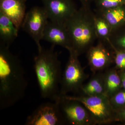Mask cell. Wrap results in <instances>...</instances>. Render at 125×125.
Masks as SVG:
<instances>
[{
    "label": "cell",
    "mask_w": 125,
    "mask_h": 125,
    "mask_svg": "<svg viewBox=\"0 0 125 125\" xmlns=\"http://www.w3.org/2000/svg\"><path fill=\"white\" fill-rule=\"evenodd\" d=\"M115 68L104 74L105 95L109 98L122 89L119 72Z\"/></svg>",
    "instance_id": "15"
},
{
    "label": "cell",
    "mask_w": 125,
    "mask_h": 125,
    "mask_svg": "<svg viewBox=\"0 0 125 125\" xmlns=\"http://www.w3.org/2000/svg\"><path fill=\"white\" fill-rule=\"evenodd\" d=\"M42 40L53 46L63 47L67 50L71 49V42L65 23L49 21L45 27Z\"/></svg>",
    "instance_id": "11"
},
{
    "label": "cell",
    "mask_w": 125,
    "mask_h": 125,
    "mask_svg": "<svg viewBox=\"0 0 125 125\" xmlns=\"http://www.w3.org/2000/svg\"><path fill=\"white\" fill-rule=\"evenodd\" d=\"M125 5V0H99V8L96 11L113 9Z\"/></svg>",
    "instance_id": "20"
},
{
    "label": "cell",
    "mask_w": 125,
    "mask_h": 125,
    "mask_svg": "<svg viewBox=\"0 0 125 125\" xmlns=\"http://www.w3.org/2000/svg\"><path fill=\"white\" fill-rule=\"evenodd\" d=\"M62 96L67 99L75 100L82 104L89 112L95 125L118 121L116 110L106 96Z\"/></svg>",
    "instance_id": "4"
},
{
    "label": "cell",
    "mask_w": 125,
    "mask_h": 125,
    "mask_svg": "<svg viewBox=\"0 0 125 125\" xmlns=\"http://www.w3.org/2000/svg\"><path fill=\"white\" fill-rule=\"evenodd\" d=\"M94 16V11L87 6L83 5L65 23L71 40V48L70 49L79 56L87 52L98 39Z\"/></svg>",
    "instance_id": "3"
},
{
    "label": "cell",
    "mask_w": 125,
    "mask_h": 125,
    "mask_svg": "<svg viewBox=\"0 0 125 125\" xmlns=\"http://www.w3.org/2000/svg\"><path fill=\"white\" fill-rule=\"evenodd\" d=\"M108 41L112 49L125 51V33L118 35L111 33Z\"/></svg>",
    "instance_id": "18"
},
{
    "label": "cell",
    "mask_w": 125,
    "mask_h": 125,
    "mask_svg": "<svg viewBox=\"0 0 125 125\" xmlns=\"http://www.w3.org/2000/svg\"><path fill=\"white\" fill-rule=\"evenodd\" d=\"M24 0H0V12L9 17L19 30L26 13Z\"/></svg>",
    "instance_id": "12"
},
{
    "label": "cell",
    "mask_w": 125,
    "mask_h": 125,
    "mask_svg": "<svg viewBox=\"0 0 125 125\" xmlns=\"http://www.w3.org/2000/svg\"><path fill=\"white\" fill-rule=\"evenodd\" d=\"M52 45L42 48L34 57V71L42 97L53 101L60 97V85L62 72L58 54Z\"/></svg>",
    "instance_id": "2"
},
{
    "label": "cell",
    "mask_w": 125,
    "mask_h": 125,
    "mask_svg": "<svg viewBox=\"0 0 125 125\" xmlns=\"http://www.w3.org/2000/svg\"><path fill=\"white\" fill-rule=\"evenodd\" d=\"M56 101L58 102L66 122L73 125H95L89 112L80 102L67 99L62 96Z\"/></svg>",
    "instance_id": "8"
},
{
    "label": "cell",
    "mask_w": 125,
    "mask_h": 125,
    "mask_svg": "<svg viewBox=\"0 0 125 125\" xmlns=\"http://www.w3.org/2000/svg\"><path fill=\"white\" fill-rule=\"evenodd\" d=\"M94 12V24L98 38L100 40H107L111 33V28L102 16Z\"/></svg>",
    "instance_id": "17"
},
{
    "label": "cell",
    "mask_w": 125,
    "mask_h": 125,
    "mask_svg": "<svg viewBox=\"0 0 125 125\" xmlns=\"http://www.w3.org/2000/svg\"><path fill=\"white\" fill-rule=\"evenodd\" d=\"M57 101L39 105L27 117L25 125H61L66 123Z\"/></svg>",
    "instance_id": "6"
},
{
    "label": "cell",
    "mask_w": 125,
    "mask_h": 125,
    "mask_svg": "<svg viewBox=\"0 0 125 125\" xmlns=\"http://www.w3.org/2000/svg\"><path fill=\"white\" fill-rule=\"evenodd\" d=\"M18 58L0 43V109L11 107L23 98L28 83Z\"/></svg>",
    "instance_id": "1"
},
{
    "label": "cell",
    "mask_w": 125,
    "mask_h": 125,
    "mask_svg": "<svg viewBox=\"0 0 125 125\" xmlns=\"http://www.w3.org/2000/svg\"><path fill=\"white\" fill-rule=\"evenodd\" d=\"M122 89L125 90V71H119Z\"/></svg>",
    "instance_id": "23"
},
{
    "label": "cell",
    "mask_w": 125,
    "mask_h": 125,
    "mask_svg": "<svg viewBox=\"0 0 125 125\" xmlns=\"http://www.w3.org/2000/svg\"><path fill=\"white\" fill-rule=\"evenodd\" d=\"M68 51L69 56L61 80L60 96L66 95L70 92L79 91L87 77L79 61V56L72 49Z\"/></svg>",
    "instance_id": "5"
},
{
    "label": "cell",
    "mask_w": 125,
    "mask_h": 125,
    "mask_svg": "<svg viewBox=\"0 0 125 125\" xmlns=\"http://www.w3.org/2000/svg\"><path fill=\"white\" fill-rule=\"evenodd\" d=\"M98 40L87 52L89 65L93 72L104 70L114 62V52L112 53L108 48V40Z\"/></svg>",
    "instance_id": "9"
},
{
    "label": "cell",
    "mask_w": 125,
    "mask_h": 125,
    "mask_svg": "<svg viewBox=\"0 0 125 125\" xmlns=\"http://www.w3.org/2000/svg\"><path fill=\"white\" fill-rule=\"evenodd\" d=\"M19 30L9 17L0 12V43L9 47L18 37Z\"/></svg>",
    "instance_id": "13"
},
{
    "label": "cell",
    "mask_w": 125,
    "mask_h": 125,
    "mask_svg": "<svg viewBox=\"0 0 125 125\" xmlns=\"http://www.w3.org/2000/svg\"><path fill=\"white\" fill-rule=\"evenodd\" d=\"M43 8L48 20L65 23L78 9L70 0H43Z\"/></svg>",
    "instance_id": "10"
},
{
    "label": "cell",
    "mask_w": 125,
    "mask_h": 125,
    "mask_svg": "<svg viewBox=\"0 0 125 125\" xmlns=\"http://www.w3.org/2000/svg\"><path fill=\"white\" fill-rule=\"evenodd\" d=\"M80 90L85 96H106L104 74H96Z\"/></svg>",
    "instance_id": "16"
},
{
    "label": "cell",
    "mask_w": 125,
    "mask_h": 125,
    "mask_svg": "<svg viewBox=\"0 0 125 125\" xmlns=\"http://www.w3.org/2000/svg\"><path fill=\"white\" fill-rule=\"evenodd\" d=\"M48 17L43 7H34L26 13L21 28L33 39L38 51L42 47L40 43Z\"/></svg>",
    "instance_id": "7"
},
{
    "label": "cell",
    "mask_w": 125,
    "mask_h": 125,
    "mask_svg": "<svg viewBox=\"0 0 125 125\" xmlns=\"http://www.w3.org/2000/svg\"><path fill=\"white\" fill-rule=\"evenodd\" d=\"M112 106L116 110L125 106V90L122 89L109 98Z\"/></svg>",
    "instance_id": "19"
},
{
    "label": "cell",
    "mask_w": 125,
    "mask_h": 125,
    "mask_svg": "<svg viewBox=\"0 0 125 125\" xmlns=\"http://www.w3.org/2000/svg\"><path fill=\"white\" fill-rule=\"evenodd\" d=\"M125 5L108 10L94 11L105 19L110 25L112 31L125 24Z\"/></svg>",
    "instance_id": "14"
},
{
    "label": "cell",
    "mask_w": 125,
    "mask_h": 125,
    "mask_svg": "<svg viewBox=\"0 0 125 125\" xmlns=\"http://www.w3.org/2000/svg\"><path fill=\"white\" fill-rule=\"evenodd\" d=\"M81 0V1H85V0Z\"/></svg>",
    "instance_id": "24"
},
{
    "label": "cell",
    "mask_w": 125,
    "mask_h": 125,
    "mask_svg": "<svg viewBox=\"0 0 125 125\" xmlns=\"http://www.w3.org/2000/svg\"><path fill=\"white\" fill-rule=\"evenodd\" d=\"M113 49L114 52L115 68L119 71H125V51Z\"/></svg>",
    "instance_id": "21"
},
{
    "label": "cell",
    "mask_w": 125,
    "mask_h": 125,
    "mask_svg": "<svg viewBox=\"0 0 125 125\" xmlns=\"http://www.w3.org/2000/svg\"><path fill=\"white\" fill-rule=\"evenodd\" d=\"M117 121L125 122V106L116 110Z\"/></svg>",
    "instance_id": "22"
}]
</instances>
